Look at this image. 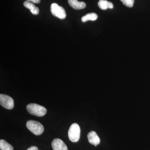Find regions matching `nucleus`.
Instances as JSON below:
<instances>
[{
	"mask_svg": "<svg viewBox=\"0 0 150 150\" xmlns=\"http://www.w3.org/2000/svg\"><path fill=\"white\" fill-rule=\"evenodd\" d=\"M121 2L128 7H132L134 2V0H121Z\"/></svg>",
	"mask_w": 150,
	"mask_h": 150,
	"instance_id": "obj_13",
	"label": "nucleus"
},
{
	"mask_svg": "<svg viewBox=\"0 0 150 150\" xmlns=\"http://www.w3.org/2000/svg\"><path fill=\"white\" fill-rule=\"evenodd\" d=\"M27 1L32 3H35V4H39L40 2V0H27Z\"/></svg>",
	"mask_w": 150,
	"mask_h": 150,
	"instance_id": "obj_15",
	"label": "nucleus"
},
{
	"mask_svg": "<svg viewBox=\"0 0 150 150\" xmlns=\"http://www.w3.org/2000/svg\"><path fill=\"white\" fill-rule=\"evenodd\" d=\"M26 109L30 114L38 117L44 116L47 112V110L45 107L36 103H30L28 105Z\"/></svg>",
	"mask_w": 150,
	"mask_h": 150,
	"instance_id": "obj_1",
	"label": "nucleus"
},
{
	"mask_svg": "<svg viewBox=\"0 0 150 150\" xmlns=\"http://www.w3.org/2000/svg\"><path fill=\"white\" fill-rule=\"evenodd\" d=\"M51 11L53 16L61 19H65L67 16L66 11L64 8L59 6L56 3L51 4Z\"/></svg>",
	"mask_w": 150,
	"mask_h": 150,
	"instance_id": "obj_4",
	"label": "nucleus"
},
{
	"mask_svg": "<svg viewBox=\"0 0 150 150\" xmlns=\"http://www.w3.org/2000/svg\"><path fill=\"white\" fill-rule=\"evenodd\" d=\"M27 150H38V149L35 146H32L29 148H28Z\"/></svg>",
	"mask_w": 150,
	"mask_h": 150,
	"instance_id": "obj_16",
	"label": "nucleus"
},
{
	"mask_svg": "<svg viewBox=\"0 0 150 150\" xmlns=\"http://www.w3.org/2000/svg\"><path fill=\"white\" fill-rule=\"evenodd\" d=\"M0 149L1 150H13L12 146L5 140H0Z\"/></svg>",
	"mask_w": 150,
	"mask_h": 150,
	"instance_id": "obj_11",
	"label": "nucleus"
},
{
	"mask_svg": "<svg viewBox=\"0 0 150 150\" xmlns=\"http://www.w3.org/2000/svg\"><path fill=\"white\" fill-rule=\"evenodd\" d=\"M108 7L110 9H112L113 8V5L112 3L110 1L108 2Z\"/></svg>",
	"mask_w": 150,
	"mask_h": 150,
	"instance_id": "obj_14",
	"label": "nucleus"
},
{
	"mask_svg": "<svg viewBox=\"0 0 150 150\" xmlns=\"http://www.w3.org/2000/svg\"><path fill=\"white\" fill-rule=\"evenodd\" d=\"M26 127L28 130L35 135H40L44 131V127L41 123L38 121L29 120L26 124Z\"/></svg>",
	"mask_w": 150,
	"mask_h": 150,
	"instance_id": "obj_2",
	"label": "nucleus"
},
{
	"mask_svg": "<svg viewBox=\"0 0 150 150\" xmlns=\"http://www.w3.org/2000/svg\"><path fill=\"white\" fill-rule=\"evenodd\" d=\"M23 5L26 8L29 9L31 13L34 15H38L39 13V8L34 5L31 2L28 1H25L23 3Z\"/></svg>",
	"mask_w": 150,
	"mask_h": 150,
	"instance_id": "obj_9",
	"label": "nucleus"
},
{
	"mask_svg": "<svg viewBox=\"0 0 150 150\" xmlns=\"http://www.w3.org/2000/svg\"><path fill=\"white\" fill-rule=\"evenodd\" d=\"M69 4L73 8L76 10L85 8L86 4L83 2L78 1L77 0H68Z\"/></svg>",
	"mask_w": 150,
	"mask_h": 150,
	"instance_id": "obj_8",
	"label": "nucleus"
},
{
	"mask_svg": "<svg viewBox=\"0 0 150 150\" xmlns=\"http://www.w3.org/2000/svg\"><path fill=\"white\" fill-rule=\"evenodd\" d=\"M97 18L98 15L96 13H91L87 14L84 16H83L81 18V21L83 22H85L88 21H94L96 20Z\"/></svg>",
	"mask_w": 150,
	"mask_h": 150,
	"instance_id": "obj_10",
	"label": "nucleus"
},
{
	"mask_svg": "<svg viewBox=\"0 0 150 150\" xmlns=\"http://www.w3.org/2000/svg\"><path fill=\"white\" fill-rule=\"evenodd\" d=\"M108 2L107 0H100L98 3V6L101 9L106 10L108 8Z\"/></svg>",
	"mask_w": 150,
	"mask_h": 150,
	"instance_id": "obj_12",
	"label": "nucleus"
},
{
	"mask_svg": "<svg viewBox=\"0 0 150 150\" xmlns=\"http://www.w3.org/2000/svg\"><path fill=\"white\" fill-rule=\"evenodd\" d=\"M87 137L89 142L91 144L94 145L95 146H96L100 144V139L99 137L95 131H91L88 134Z\"/></svg>",
	"mask_w": 150,
	"mask_h": 150,
	"instance_id": "obj_7",
	"label": "nucleus"
},
{
	"mask_svg": "<svg viewBox=\"0 0 150 150\" xmlns=\"http://www.w3.org/2000/svg\"><path fill=\"white\" fill-rule=\"evenodd\" d=\"M54 150H68L66 144L62 140L59 139H54L51 144Z\"/></svg>",
	"mask_w": 150,
	"mask_h": 150,
	"instance_id": "obj_6",
	"label": "nucleus"
},
{
	"mask_svg": "<svg viewBox=\"0 0 150 150\" xmlns=\"http://www.w3.org/2000/svg\"><path fill=\"white\" fill-rule=\"evenodd\" d=\"M0 104L3 107L9 110L12 109L14 105L13 99L11 97L3 94H0Z\"/></svg>",
	"mask_w": 150,
	"mask_h": 150,
	"instance_id": "obj_5",
	"label": "nucleus"
},
{
	"mask_svg": "<svg viewBox=\"0 0 150 150\" xmlns=\"http://www.w3.org/2000/svg\"><path fill=\"white\" fill-rule=\"evenodd\" d=\"M81 129L77 123H74L71 125L68 131V137L71 142H76L80 137Z\"/></svg>",
	"mask_w": 150,
	"mask_h": 150,
	"instance_id": "obj_3",
	"label": "nucleus"
}]
</instances>
